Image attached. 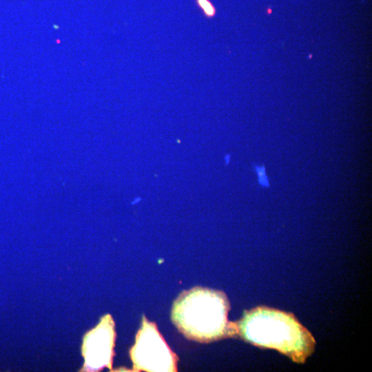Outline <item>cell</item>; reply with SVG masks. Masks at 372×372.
Instances as JSON below:
<instances>
[{
	"mask_svg": "<svg viewBox=\"0 0 372 372\" xmlns=\"http://www.w3.org/2000/svg\"><path fill=\"white\" fill-rule=\"evenodd\" d=\"M236 326L245 340L276 349L296 362H304L314 350V338L291 313L260 307L246 311Z\"/></svg>",
	"mask_w": 372,
	"mask_h": 372,
	"instance_id": "obj_1",
	"label": "cell"
},
{
	"mask_svg": "<svg viewBox=\"0 0 372 372\" xmlns=\"http://www.w3.org/2000/svg\"><path fill=\"white\" fill-rule=\"evenodd\" d=\"M226 295L218 291L195 287L175 300L172 320L187 338L209 342L237 334L236 323L227 320Z\"/></svg>",
	"mask_w": 372,
	"mask_h": 372,
	"instance_id": "obj_2",
	"label": "cell"
},
{
	"mask_svg": "<svg viewBox=\"0 0 372 372\" xmlns=\"http://www.w3.org/2000/svg\"><path fill=\"white\" fill-rule=\"evenodd\" d=\"M130 354L135 371H177V356L171 351L156 324L147 321L145 316Z\"/></svg>",
	"mask_w": 372,
	"mask_h": 372,
	"instance_id": "obj_3",
	"label": "cell"
},
{
	"mask_svg": "<svg viewBox=\"0 0 372 372\" xmlns=\"http://www.w3.org/2000/svg\"><path fill=\"white\" fill-rule=\"evenodd\" d=\"M115 336L114 320L107 314L83 337L82 355L85 362L81 371H96L104 367L112 369Z\"/></svg>",
	"mask_w": 372,
	"mask_h": 372,
	"instance_id": "obj_4",
	"label": "cell"
},
{
	"mask_svg": "<svg viewBox=\"0 0 372 372\" xmlns=\"http://www.w3.org/2000/svg\"><path fill=\"white\" fill-rule=\"evenodd\" d=\"M195 1L207 18H212L215 16L216 8L209 0H195Z\"/></svg>",
	"mask_w": 372,
	"mask_h": 372,
	"instance_id": "obj_5",
	"label": "cell"
},
{
	"mask_svg": "<svg viewBox=\"0 0 372 372\" xmlns=\"http://www.w3.org/2000/svg\"><path fill=\"white\" fill-rule=\"evenodd\" d=\"M256 170L258 176V182L259 183L266 187H269V183L268 180V178L265 173V166H256L255 165Z\"/></svg>",
	"mask_w": 372,
	"mask_h": 372,
	"instance_id": "obj_6",
	"label": "cell"
}]
</instances>
